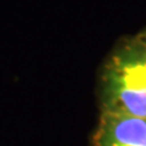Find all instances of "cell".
Listing matches in <instances>:
<instances>
[{
    "mask_svg": "<svg viewBox=\"0 0 146 146\" xmlns=\"http://www.w3.org/2000/svg\"><path fill=\"white\" fill-rule=\"evenodd\" d=\"M99 112L146 119V50L138 36H124L102 62L96 82Z\"/></svg>",
    "mask_w": 146,
    "mask_h": 146,
    "instance_id": "cell-1",
    "label": "cell"
},
{
    "mask_svg": "<svg viewBox=\"0 0 146 146\" xmlns=\"http://www.w3.org/2000/svg\"><path fill=\"white\" fill-rule=\"evenodd\" d=\"M91 146H146V119L99 112Z\"/></svg>",
    "mask_w": 146,
    "mask_h": 146,
    "instance_id": "cell-2",
    "label": "cell"
},
{
    "mask_svg": "<svg viewBox=\"0 0 146 146\" xmlns=\"http://www.w3.org/2000/svg\"><path fill=\"white\" fill-rule=\"evenodd\" d=\"M136 36H138V39L140 40V43L143 44V46L146 50V27L143 31H140L139 33H136Z\"/></svg>",
    "mask_w": 146,
    "mask_h": 146,
    "instance_id": "cell-3",
    "label": "cell"
}]
</instances>
